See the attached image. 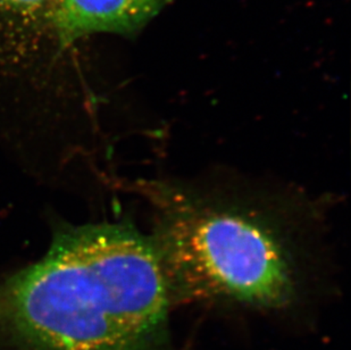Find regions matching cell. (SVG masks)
<instances>
[{"instance_id": "277c9868", "label": "cell", "mask_w": 351, "mask_h": 350, "mask_svg": "<svg viewBox=\"0 0 351 350\" xmlns=\"http://www.w3.org/2000/svg\"><path fill=\"white\" fill-rule=\"evenodd\" d=\"M57 0H0V23L6 30H34L48 27L53 36V15Z\"/></svg>"}, {"instance_id": "6da1fadb", "label": "cell", "mask_w": 351, "mask_h": 350, "mask_svg": "<svg viewBox=\"0 0 351 350\" xmlns=\"http://www.w3.org/2000/svg\"><path fill=\"white\" fill-rule=\"evenodd\" d=\"M173 291L152 237L126 223L66 225L39 261L0 280V344L21 350H143Z\"/></svg>"}, {"instance_id": "7a4b0ae2", "label": "cell", "mask_w": 351, "mask_h": 350, "mask_svg": "<svg viewBox=\"0 0 351 350\" xmlns=\"http://www.w3.org/2000/svg\"><path fill=\"white\" fill-rule=\"evenodd\" d=\"M153 238L173 294L278 308L295 294L302 248L280 209L249 196L195 185L143 181Z\"/></svg>"}, {"instance_id": "3957f363", "label": "cell", "mask_w": 351, "mask_h": 350, "mask_svg": "<svg viewBox=\"0 0 351 350\" xmlns=\"http://www.w3.org/2000/svg\"><path fill=\"white\" fill-rule=\"evenodd\" d=\"M173 0H57L53 36L60 48L96 34L133 36Z\"/></svg>"}]
</instances>
